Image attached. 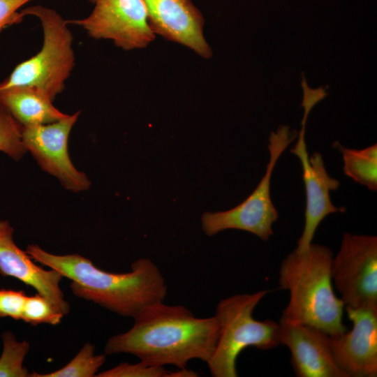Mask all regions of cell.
Segmentation results:
<instances>
[{
	"label": "cell",
	"mask_w": 377,
	"mask_h": 377,
	"mask_svg": "<svg viewBox=\"0 0 377 377\" xmlns=\"http://www.w3.org/2000/svg\"><path fill=\"white\" fill-rule=\"evenodd\" d=\"M133 319L130 330L108 339L106 354L129 353L149 365L185 368L193 359L207 362L214 351L219 332L214 316L198 318L184 306L158 302Z\"/></svg>",
	"instance_id": "1"
},
{
	"label": "cell",
	"mask_w": 377,
	"mask_h": 377,
	"mask_svg": "<svg viewBox=\"0 0 377 377\" xmlns=\"http://www.w3.org/2000/svg\"><path fill=\"white\" fill-rule=\"evenodd\" d=\"M32 260L71 280L73 294L125 317L134 318L149 305L163 302L168 291L164 277L149 258H140L126 273H112L96 267L78 254L55 255L37 244L28 245Z\"/></svg>",
	"instance_id": "2"
},
{
	"label": "cell",
	"mask_w": 377,
	"mask_h": 377,
	"mask_svg": "<svg viewBox=\"0 0 377 377\" xmlns=\"http://www.w3.org/2000/svg\"><path fill=\"white\" fill-rule=\"evenodd\" d=\"M332 258L328 247L311 243L283 260L279 283L289 291L290 300L281 318L316 327L330 336L347 331L342 321L345 304L332 287Z\"/></svg>",
	"instance_id": "3"
},
{
	"label": "cell",
	"mask_w": 377,
	"mask_h": 377,
	"mask_svg": "<svg viewBox=\"0 0 377 377\" xmlns=\"http://www.w3.org/2000/svg\"><path fill=\"white\" fill-rule=\"evenodd\" d=\"M268 293L263 290L234 295L218 303L214 316L219 326V337L214 351L206 362L212 376H237V358L247 347L268 350L280 344L279 324L253 317L256 306Z\"/></svg>",
	"instance_id": "4"
},
{
	"label": "cell",
	"mask_w": 377,
	"mask_h": 377,
	"mask_svg": "<svg viewBox=\"0 0 377 377\" xmlns=\"http://www.w3.org/2000/svg\"><path fill=\"white\" fill-rule=\"evenodd\" d=\"M24 15L37 17L43 28V43L34 57L19 64L10 75L0 82V89L15 86L38 89L53 101L65 88L75 66L73 35L55 10L41 5L22 9Z\"/></svg>",
	"instance_id": "5"
},
{
	"label": "cell",
	"mask_w": 377,
	"mask_h": 377,
	"mask_svg": "<svg viewBox=\"0 0 377 377\" xmlns=\"http://www.w3.org/2000/svg\"><path fill=\"white\" fill-rule=\"evenodd\" d=\"M297 135V131L285 125L279 126L276 132H271L268 144L269 161L265 175L253 193L237 206L223 212H206L202 214V228L207 235L236 229L252 233L263 241L269 240L273 235L272 225L279 217L270 195L272 174L282 153Z\"/></svg>",
	"instance_id": "6"
},
{
	"label": "cell",
	"mask_w": 377,
	"mask_h": 377,
	"mask_svg": "<svg viewBox=\"0 0 377 377\" xmlns=\"http://www.w3.org/2000/svg\"><path fill=\"white\" fill-rule=\"evenodd\" d=\"M331 275L345 306L377 305L376 236L345 232Z\"/></svg>",
	"instance_id": "7"
},
{
	"label": "cell",
	"mask_w": 377,
	"mask_h": 377,
	"mask_svg": "<svg viewBox=\"0 0 377 377\" xmlns=\"http://www.w3.org/2000/svg\"><path fill=\"white\" fill-rule=\"evenodd\" d=\"M94 5L82 19L66 20L94 39L110 40L126 51L147 47L156 38L142 0H87Z\"/></svg>",
	"instance_id": "8"
},
{
	"label": "cell",
	"mask_w": 377,
	"mask_h": 377,
	"mask_svg": "<svg viewBox=\"0 0 377 377\" xmlns=\"http://www.w3.org/2000/svg\"><path fill=\"white\" fill-rule=\"evenodd\" d=\"M80 114L78 111L50 124L22 126V140L27 151L44 171L73 192L87 190L91 184L87 175L74 167L68 152V136Z\"/></svg>",
	"instance_id": "9"
},
{
	"label": "cell",
	"mask_w": 377,
	"mask_h": 377,
	"mask_svg": "<svg viewBox=\"0 0 377 377\" xmlns=\"http://www.w3.org/2000/svg\"><path fill=\"white\" fill-rule=\"evenodd\" d=\"M345 308L353 328L342 334L329 335L334 360L348 377H376L377 305Z\"/></svg>",
	"instance_id": "10"
},
{
	"label": "cell",
	"mask_w": 377,
	"mask_h": 377,
	"mask_svg": "<svg viewBox=\"0 0 377 377\" xmlns=\"http://www.w3.org/2000/svg\"><path fill=\"white\" fill-rule=\"evenodd\" d=\"M306 123L302 121L297 142L290 149L301 162L306 191L304 227L295 249L298 252L309 247L317 228L327 215L346 211L344 207H335L331 201L330 191L337 190L340 184L327 172L321 154L316 152L310 157L308 156L304 140Z\"/></svg>",
	"instance_id": "11"
},
{
	"label": "cell",
	"mask_w": 377,
	"mask_h": 377,
	"mask_svg": "<svg viewBox=\"0 0 377 377\" xmlns=\"http://www.w3.org/2000/svg\"><path fill=\"white\" fill-rule=\"evenodd\" d=\"M154 34L191 50L203 59L212 50L204 35L205 17L192 0H142Z\"/></svg>",
	"instance_id": "12"
},
{
	"label": "cell",
	"mask_w": 377,
	"mask_h": 377,
	"mask_svg": "<svg viewBox=\"0 0 377 377\" xmlns=\"http://www.w3.org/2000/svg\"><path fill=\"white\" fill-rule=\"evenodd\" d=\"M279 343L291 353V364L297 377H348L335 363L329 334L304 323L281 318Z\"/></svg>",
	"instance_id": "13"
},
{
	"label": "cell",
	"mask_w": 377,
	"mask_h": 377,
	"mask_svg": "<svg viewBox=\"0 0 377 377\" xmlns=\"http://www.w3.org/2000/svg\"><path fill=\"white\" fill-rule=\"evenodd\" d=\"M14 230L8 221L0 220V274L14 277L32 286L64 315L69 313V304L60 288L63 276L54 269L38 266L29 254L14 242Z\"/></svg>",
	"instance_id": "14"
},
{
	"label": "cell",
	"mask_w": 377,
	"mask_h": 377,
	"mask_svg": "<svg viewBox=\"0 0 377 377\" xmlns=\"http://www.w3.org/2000/svg\"><path fill=\"white\" fill-rule=\"evenodd\" d=\"M52 102L47 95L33 87L15 86L0 89V107L22 126L50 124L68 117Z\"/></svg>",
	"instance_id": "15"
},
{
	"label": "cell",
	"mask_w": 377,
	"mask_h": 377,
	"mask_svg": "<svg viewBox=\"0 0 377 377\" xmlns=\"http://www.w3.org/2000/svg\"><path fill=\"white\" fill-rule=\"evenodd\" d=\"M332 145L342 154L345 175L369 190L376 191L377 145L362 149L346 148L338 142Z\"/></svg>",
	"instance_id": "16"
},
{
	"label": "cell",
	"mask_w": 377,
	"mask_h": 377,
	"mask_svg": "<svg viewBox=\"0 0 377 377\" xmlns=\"http://www.w3.org/2000/svg\"><path fill=\"white\" fill-rule=\"evenodd\" d=\"M95 346L86 343L64 367L47 374L33 372L30 377H93L105 362V355H94Z\"/></svg>",
	"instance_id": "17"
},
{
	"label": "cell",
	"mask_w": 377,
	"mask_h": 377,
	"mask_svg": "<svg viewBox=\"0 0 377 377\" xmlns=\"http://www.w3.org/2000/svg\"><path fill=\"white\" fill-rule=\"evenodd\" d=\"M3 351L0 357V377H27L28 370L23 367L24 359L29 350V343L17 341L10 331L2 334Z\"/></svg>",
	"instance_id": "18"
},
{
	"label": "cell",
	"mask_w": 377,
	"mask_h": 377,
	"mask_svg": "<svg viewBox=\"0 0 377 377\" xmlns=\"http://www.w3.org/2000/svg\"><path fill=\"white\" fill-rule=\"evenodd\" d=\"M0 151L19 161L27 150L22 140V126L0 107Z\"/></svg>",
	"instance_id": "19"
},
{
	"label": "cell",
	"mask_w": 377,
	"mask_h": 377,
	"mask_svg": "<svg viewBox=\"0 0 377 377\" xmlns=\"http://www.w3.org/2000/svg\"><path fill=\"white\" fill-rule=\"evenodd\" d=\"M64 316L45 297L36 293L34 296H27L21 320L33 325H56L61 323Z\"/></svg>",
	"instance_id": "20"
},
{
	"label": "cell",
	"mask_w": 377,
	"mask_h": 377,
	"mask_svg": "<svg viewBox=\"0 0 377 377\" xmlns=\"http://www.w3.org/2000/svg\"><path fill=\"white\" fill-rule=\"evenodd\" d=\"M169 371L164 367L147 364L143 362L136 364L120 363L110 369L96 375L98 377H168Z\"/></svg>",
	"instance_id": "21"
},
{
	"label": "cell",
	"mask_w": 377,
	"mask_h": 377,
	"mask_svg": "<svg viewBox=\"0 0 377 377\" xmlns=\"http://www.w3.org/2000/svg\"><path fill=\"white\" fill-rule=\"evenodd\" d=\"M27 297L23 290H0V317L21 320Z\"/></svg>",
	"instance_id": "22"
},
{
	"label": "cell",
	"mask_w": 377,
	"mask_h": 377,
	"mask_svg": "<svg viewBox=\"0 0 377 377\" xmlns=\"http://www.w3.org/2000/svg\"><path fill=\"white\" fill-rule=\"evenodd\" d=\"M31 1L33 0H0V33L23 20L24 16L18 10Z\"/></svg>",
	"instance_id": "23"
},
{
	"label": "cell",
	"mask_w": 377,
	"mask_h": 377,
	"mask_svg": "<svg viewBox=\"0 0 377 377\" xmlns=\"http://www.w3.org/2000/svg\"><path fill=\"white\" fill-rule=\"evenodd\" d=\"M301 84L303 89V100L301 105L304 109V117L308 118L309 114L313 106L327 95L326 92L327 87L310 88L304 75H302Z\"/></svg>",
	"instance_id": "24"
},
{
	"label": "cell",
	"mask_w": 377,
	"mask_h": 377,
	"mask_svg": "<svg viewBox=\"0 0 377 377\" xmlns=\"http://www.w3.org/2000/svg\"><path fill=\"white\" fill-rule=\"evenodd\" d=\"M199 375L191 370L185 368H178L177 371H169L168 377H195Z\"/></svg>",
	"instance_id": "25"
}]
</instances>
